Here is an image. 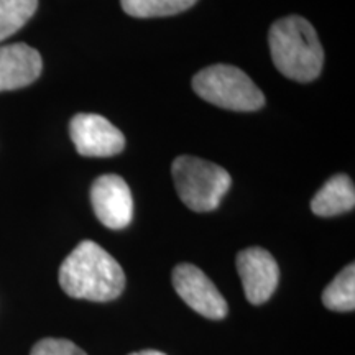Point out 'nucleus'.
Wrapping results in <instances>:
<instances>
[{
  "mask_svg": "<svg viewBox=\"0 0 355 355\" xmlns=\"http://www.w3.org/2000/svg\"><path fill=\"white\" fill-rule=\"evenodd\" d=\"M60 285L76 300H117L125 290V273L112 255L92 241H84L66 257L60 266Z\"/></svg>",
  "mask_w": 355,
  "mask_h": 355,
  "instance_id": "nucleus-1",
  "label": "nucleus"
},
{
  "mask_svg": "<svg viewBox=\"0 0 355 355\" xmlns=\"http://www.w3.org/2000/svg\"><path fill=\"white\" fill-rule=\"evenodd\" d=\"M270 53L283 76L298 83L314 81L322 71L324 50L314 26L300 15L275 21L268 32Z\"/></svg>",
  "mask_w": 355,
  "mask_h": 355,
  "instance_id": "nucleus-2",
  "label": "nucleus"
},
{
  "mask_svg": "<svg viewBox=\"0 0 355 355\" xmlns=\"http://www.w3.org/2000/svg\"><path fill=\"white\" fill-rule=\"evenodd\" d=\"M171 175L178 196L194 212L217 209L232 186V178L224 168L189 155H181L173 162Z\"/></svg>",
  "mask_w": 355,
  "mask_h": 355,
  "instance_id": "nucleus-3",
  "label": "nucleus"
},
{
  "mask_svg": "<svg viewBox=\"0 0 355 355\" xmlns=\"http://www.w3.org/2000/svg\"><path fill=\"white\" fill-rule=\"evenodd\" d=\"M194 92L217 107L234 112H255L265 105L263 92L242 69L212 64L193 78Z\"/></svg>",
  "mask_w": 355,
  "mask_h": 355,
  "instance_id": "nucleus-4",
  "label": "nucleus"
},
{
  "mask_svg": "<svg viewBox=\"0 0 355 355\" xmlns=\"http://www.w3.org/2000/svg\"><path fill=\"white\" fill-rule=\"evenodd\" d=\"M173 286L180 298L201 316L214 321L227 316V301L198 266L191 263L178 265L173 270Z\"/></svg>",
  "mask_w": 355,
  "mask_h": 355,
  "instance_id": "nucleus-5",
  "label": "nucleus"
},
{
  "mask_svg": "<svg viewBox=\"0 0 355 355\" xmlns=\"http://www.w3.org/2000/svg\"><path fill=\"white\" fill-rule=\"evenodd\" d=\"M69 135L81 157L107 158L125 148L123 133L99 114H78L71 119Z\"/></svg>",
  "mask_w": 355,
  "mask_h": 355,
  "instance_id": "nucleus-6",
  "label": "nucleus"
},
{
  "mask_svg": "<svg viewBox=\"0 0 355 355\" xmlns=\"http://www.w3.org/2000/svg\"><path fill=\"white\" fill-rule=\"evenodd\" d=\"M92 209L101 224L122 230L133 219V198L125 180L117 175L99 176L91 188Z\"/></svg>",
  "mask_w": 355,
  "mask_h": 355,
  "instance_id": "nucleus-7",
  "label": "nucleus"
},
{
  "mask_svg": "<svg viewBox=\"0 0 355 355\" xmlns=\"http://www.w3.org/2000/svg\"><path fill=\"white\" fill-rule=\"evenodd\" d=\"M237 272L241 275L248 303L252 304L266 303L278 288V263L265 248L250 247L239 252Z\"/></svg>",
  "mask_w": 355,
  "mask_h": 355,
  "instance_id": "nucleus-8",
  "label": "nucleus"
},
{
  "mask_svg": "<svg viewBox=\"0 0 355 355\" xmlns=\"http://www.w3.org/2000/svg\"><path fill=\"white\" fill-rule=\"evenodd\" d=\"M42 69V56L28 44L0 46V92L30 86L40 78Z\"/></svg>",
  "mask_w": 355,
  "mask_h": 355,
  "instance_id": "nucleus-9",
  "label": "nucleus"
},
{
  "mask_svg": "<svg viewBox=\"0 0 355 355\" xmlns=\"http://www.w3.org/2000/svg\"><path fill=\"white\" fill-rule=\"evenodd\" d=\"M355 206L354 181L347 175L332 176L311 201V211L319 217H334Z\"/></svg>",
  "mask_w": 355,
  "mask_h": 355,
  "instance_id": "nucleus-10",
  "label": "nucleus"
},
{
  "mask_svg": "<svg viewBox=\"0 0 355 355\" xmlns=\"http://www.w3.org/2000/svg\"><path fill=\"white\" fill-rule=\"evenodd\" d=\"M322 304L337 313L355 309V266L350 263L327 285L322 293Z\"/></svg>",
  "mask_w": 355,
  "mask_h": 355,
  "instance_id": "nucleus-11",
  "label": "nucleus"
},
{
  "mask_svg": "<svg viewBox=\"0 0 355 355\" xmlns=\"http://www.w3.org/2000/svg\"><path fill=\"white\" fill-rule=\"evenodd\" d=\"M198 0H121L122 10L135 19H158L186 12Z\"/></svg>",
  "mask_w": 355,
  "mask_h": 355,
  "instance_id": "nucleus-12",
  "label": "nucleus"
},
{
  "mask_svg": "<svg viewBox=\"0 0 355 355\" xmlns=\"http://www.w3.org/2000/svg\"><path fill=\"white\" fill-rule=\"evenodd\" d=\"M37 7L38 0H0V42L19 32Z\"/></svg>",
  "mask_w": 355,
  "mask_h": 355,
  "instance_id": "nucleus-13",
  "label": "nucleus"
},
{
  "mask_svg": "<svg viewBox=\"0 0 355 355\" xmlns=\"http://www.w3.org/2000/svg\"><path fill=\"white\" fill-rule=\"evenodd\" d=\"M30 355H87L68 339H42L33 345Z\"/></svg>",
  "mask_w": 355,
  "mask_h": 355,
  "instance_id": "nucleus-14",
  "label": "nucleus"
},
{
  "mask_svg": "<svg viewBox=\"0 0 355 355\" xmlns=\"http://www.w3.org/2000/svg\"><path fill=\"white\" fill-rule=\"evenodd\" d=\"M130 355H166V354L158 352V350H140V352H133Z\"/></svg>",
  "mask_w": 355,
  "mask_h": 355,
  "instance_id": "nucleus-15",
  "label": "nucleus"
}]
</instances>
